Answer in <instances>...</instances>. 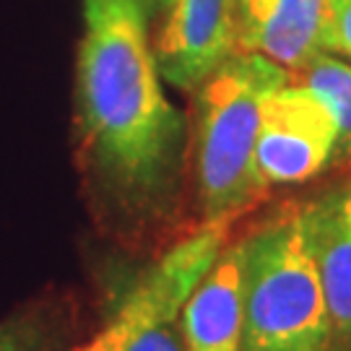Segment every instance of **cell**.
I'll return each instance as SVG.
<instances>
[{
  "instance_id": "cell-1",
  "label": "cell",
  "mask_w": 351,
  "mask_h": 351,
  "mask_svg": "<svg viewBox=\"0 0 351 351\" xmlns=\"http://www.w3.org/2000/svg\"><path fill=\"white\" fill-rule=\"evenodd\" d=\"M141 0H86L78 50L81 120L104 169L154 193L172 167L180 114L164 97Z\"/></svg>"
},
{
  "instance_id": "cell-2",
  "label": "cell",
  "mask_w": 351,
  "mask_h": 351,
  "mask_svg": "<svg viewBox=\"0 0 351 351\" xmlns=\"http://www.w3.org/2000/svg\"><path fill=\"white\" fill-rule=\"evenodd\" d=\"M242 351H333L313 245V206L278 211L239 242Z\"/></svg>"
},
{
  "instance_id": "cell-3",
  "label": "cell",
  "mask_w": 351,
  "mask_h": 351,
  "mask_svg": "<svg viewBox=\"0 0 351 351\" xmlns=\"http://www.w3.org/2000/svg\"><path fill=\"white\" fill-rule=\"evenodd\" d=\"M289 78L263 55L237 50L198 86L195 177L208 221H232L265 190L255 169L261 110Z\"/></svg>"
},
{
  "instance_id": "cell-4",
  "label": "cell",
  "mask_w": 351,
  "mask_h": 351,
  "mask_svg": "<svg viewBox=\"0 0 351 351\" xmlns=\"http://www.w3.org/2000/svg\"><path fill=\"white\" fill-rule=\"evenodd\" d=\"M339 128L323 101L289 78L274 88L261 110L255 169L268 185H294L315 177L336 159Z\"/></svg>"
},
{
  "instance_id": "cell-5",
  "label": "cell",
  "mask_w": 351,
  "mask_h": 351,
  "mask_svg": "<svg viewBox=\"0 0 351 351\" xmlns=\"http://www.w3.org/2000/svg\"><path fill=\"white\" fill-rule=\"evenodd\" d=\"M237 52V0H167L156 65L177 88H198Z\"/></svg>"
},
{
  "instance_id": "cell-6",
  "label": "cell",
  "mask_w": 351,
  "mask_h": 351,
  "mask_svg": "<svg viewBox=\"0 0 351 351\" xmlns=\"http://www.w3.org/2000/svg\"><path fill=\"white\" fill-rule=\"evenodd\" d=\"M213 263L208 245L195 237L177 242L172 250L159 258V263L143 274L141 281L130 289L125 302L110 320V326L97 339H91L78 351H123L125 341L141 328L162 317V315L182 313L193 289L203 281Z\"/></svg>"
},
{
  "instance_id": "cell-7",
  "label": "cell",
  "mask_w": 351,
  "mask_h": 351,
  "mask_svg": "<svg viewBox=\"0 0 351 351\" xmlns=\"http://www.w3.org/2000/svg\"><path fill=\"white\" fill-rule=\"evenodd\" d=\"M330 0H237V50L300 73L323 52Z\"/></svg>"
},
{
  "instance_id": "cell-8",
  "label": "cell",
  "mask_w": 351,
  "mask_h": 351,
  "mask_svg": "<svg viewBox=\"0 0 351 351\" xmlns=\"http://www.w3.org/2000/svg\"><path fill=\"white\" fill-rule=\"evenodd\" d=\"M313 206V245L333 330V351L351 349V180Z\"/></svg>"
},
{
  "instance_id": "cell-9",
  "label": "cell",
  "mask_w": 351,
  "mask_h": 351,
  "mask_svg": "<svg viewBox=\"0 0 351 351\" xmlns=\"http://www.w3.org/2000/svg\"><path fill=\"white\" fill-rule=\"evenodd\" d=\"M242 250H221L211 271L182 304L180 323L185 351H242Z\"/></svg>"
},
{
  "instance_id": "cell-10",
  "label": "cell",
  "mask_w": 351,
  "mask_h": 351,
  "mask_svg": "<svg viewBox=\"0 0 351 351\" xmlns=\"http://www.w3.org/2000/svg\"><path fill=\"white\" fill-rule=\"evenodd\" d=\"M297 84L307 86L317 99L326 104L336 128H339V143H336V159L351 156V63L339 55L320 52L313 63H307L300 73H294Z\"/></svg>"
},
{
  "instance_id": "cell-11",
  "label": "cell",
  "mask_w": 351,
  "mask_h": 351,
  "mask_svg": "<svg viewBox=\"0 0 351 351\" xmlns=\"http://www.w3.org/2000/svg\"><path fill=\"white\" fill-rule=\"evenodd\" d=\"M123 351H185L180 313L162 315L146 323L125 341Z\"/></svg>"
},
{
  "instance_id": "cell-12",
  "label": "cell",
  "mask_w": 351,
  "mask_h": 351,
  "mask_svg": "<svg viewBox=\"0 0 351 351\" xmlns=\"http://www.w3.org/2000/svg\"><path fill=\"white\" fill-rule=\"evenodd\" d=\"M323 52L351 63V0H330L323 29Z\"/></svg>"
},
{
  "instance_id": "cell-13",
  "label": "cell",
  "mask_w": 351,
  "mask_h": 351,
  "mask_svg": "<svg viewBox=\"0 0 351 351\" xmlns=\"http://www.w3.org/2000/svg\"><path fill=\"white\" fill-rule=\"evenodd\" d=\"M0 351H42V336L26 320H8L0 326Z\"/></svg>"
},
{
  "instance_id": "cell-14",
  "label": "cell",
  "mask_w": 351,
  "mask_h": 351,
  "mask_svg": "<svg viewBox=\"0 0 351 351\" xmlns=\"http://www.w3.org/2000/svg\"><path fill=\"white\" fill-rule=\"evenodd\" d=\"M141 5L149 11V8H156V5H167V0H141Z\"/></svg>"
}]
</instances>
